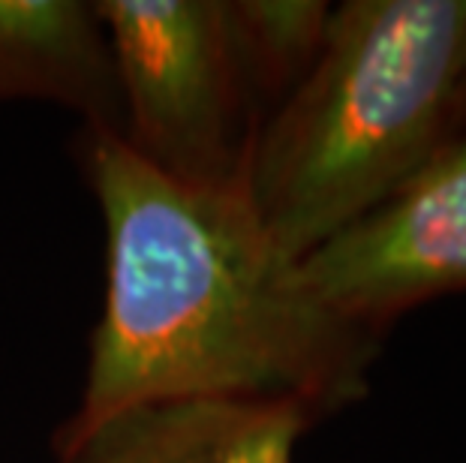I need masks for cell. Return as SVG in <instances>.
<instances>
[{"label":"cell","instance_id":"6da1fadb","mask_svg":"<svg viewBox=\"0 0 466 463\" xmlns=\"http://www.w3.org/2000/svg\"><path fill=\"white\" fill-rule=\"evenodd\" d=\"M85 169L106 223V304L52 451L154 400H289L329 418L364 398L382 337L316 298L247 181H172L115 133H87Z\"/></svg>","mask_w":466,"mask_h":463},{"label":"cell","instance_id":"7a4b0ae2","mask_svg":"<svg viewBox=\"0 0 466 463\" xmlns=\"http://www.w3.org/2000/svg\"><path fill=\"white\" fill-rule=\"evenodd\" d=\"M466 0H346L292 94L265 117L247 193L304 259L463 133Z\"/></svg>","mask_w":466,"mask_h":463},{"label":"cell","instance_id":"3957f363","mask_svg":"<svg viewBox=\"0 0 466 463\" xmlns=\"http://www.w3.org/2000/svg\"><path fill=\"white\" fill-rule=\"evenodd\" d=\"M121 82V139L190 186L247 181L265 112L226 25L223 0H100Z\"/></svg>","mask_w":466,"mask_h":463},{"label":"cell","instance_id":"277c9868","mask_svg":"<svg viewBox=\"0 0 466 463\" xmlns=\"http://www.w3.org/2000/svg\"><path fill=\"white\" fill-rule=\"evenodd\" d=\"M299 265L334 317L376 337L406 310L463 292L466 133Z\"/></svg>","mask_w":466,"mask_h":463},{"label":"cell","instance_id":"5b68a950","mask_svg":"<svg viewBox=\"0 0 466 463\" xmlns=\"http://www.w3.org/2000/svg\"><path fill=\"white\" fill-rule=\"evenodd\" d=\"M316 421L313 409L289 400L181 398L138 403L106 418L57 463H292Z\"/></svg>","mask_w":466,"mask_h":463},{"label":"cell","instance_id":"8992f818","mask_svg":"<svg viewBox=\"0 0 466 463\" xmlns=\"http://www.w3.org/2000/svg\"><path fill=\"white\" fill-rule=\"evenodd\" d=\"M52 100L121 136V82L96 4L0 0V100Z\"/></svg>","mask_w":466,"mask_h":463},{"label":"cell","instance_id":"52a82bcc","mask_svg":"<svg viewBox=\"0 0 466 463\" xmlns=\"http://www.w3.org/2000/svg\"><path fill=\"white\" fill-rule=\"evenodd\" d=\"M226 25L265 117L319 55L331 6L322 0H223Z\"/></svg>","mask_w":466,"mask_h":463},{"label":"cell","instance_id":"ba28073f","mask_svg":"<svg viewBox=\"0 0 466 463\" xmlns=\"http://www.w3.org/2000/svg\"><path fill=\"white\" fill-rule=\"evenodd\" d=\"M461 115H463V133H466V73H463V91H461Z\"/></svg>","mask_w":466,"mask_h":463}]
</instances>
